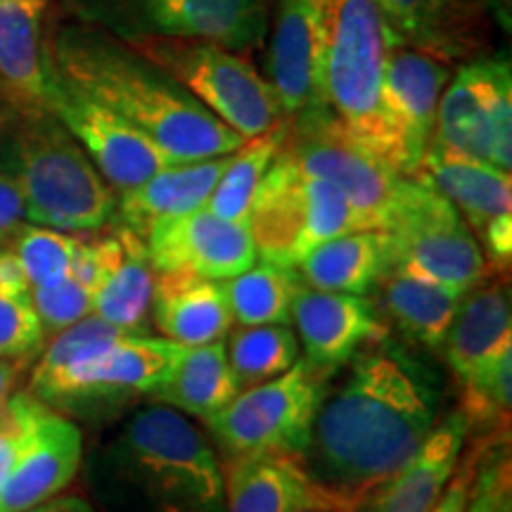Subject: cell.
Instances as JSON below:
<instances>
[{"instance_id": "cell-15", "label": "cell", "mask_w": 512, "mask_h": 512, "mask_svg": "<svg viewBox=\"0 0 512 512\" xmlns=\"http://www.w3.org/2000/svg\"><path fill=\"white\" fill-rule=\"evenodd\" d=\"M143 240L155 271L228 280L259 261L247 221H226L204 207L152 223Z\"/></svg>"}, {"instance_id": "cell-28", "label": "cell", "mask_w": 512, "mask_h": 512, "mask_svg": "<svg viewBox=\"0 0 512 512\" xmlns=\"http://www.w3.org/2000/svg\"><path fill=\"white\" fill-rule=\"evenodd\" d=\"M240 389L228 363L226 339H216L200 347H188L169 380L147 399L164 403L188 418L207 420L226 408Z\"/></svg>"}, {"instance_id": "cell-16", "label": "cell", "mask_w": 512, "mask_h": 512, "mask_svg": "<svg viewBox=\"0 0 512 512\" xmlns=\"http://www.w3.org/2000/svg\"><path fill=\"white\" fill-rule=\"evenodd\" d=\"M451 81L448 64L399 38L389 46L382 74V107L399 140L408 176L415 174L432 143L439 98Z\"/></svg>"}, {"instance_id": "cell-43", "label": "cell", "mask_w": 512, "mask_h": 512, "mask_svg": "<svg viewBox=\"0 0 512 512\" xmlns=\"http://www.w3.org/2000/svg\"><path fill=\"white\" fill-rule=\"evenodd\" d=\"M17 451V415L10 399L0 406V489L10 475Z\"/></svg>"}, {"instance_id": "cell-7", "label": "cell", "mask_w": 512, "mask_h": 512, "mask_svg": "<svg viewBox=\"0 0 512 512\" xmlns=\"http://www.w3.org/2000/svg\"><path fill=\"white\" fill-rule=\"evenodd\" d=\"M256 256L297 268L306 254L337 235L363 230L347 197L335 185L306 176L283 152L273 159L247 216Z\"/></svg>"}, {"instance_id": "cell-13", "label": "cell", "mask_w": 512, "mask_h": 512, "mask_svg": "<svg viewBox=\"0 0 512 512\" xmlns=\"http://www.w3.org/2000/svg\"><path fill=\"white\" fill-rule=\"evenodd\" d=\"M188 347L166 337L121 335L117 342L88 356L50 389L43 403L57 411L81 413L86 408L150 396L169 380ZM41 401V399H38Z\"/></svg>"}, {"instance_id": "cell-21", "label": "cell", "mask_w": 512, "mask_h": 512, "mask_svg": "<svg viewBox=\"0 0 512 512\" xmlns=\"http://www.w3.org/2000/svg\"><path fill=\"white\" fill-rule=\"evenodd\" d=\"M401 43L441 62L467 60L486 46L479 0H375Z\"/></svg>"}, {"instance_id": "cell-2", "label": "cell", "mask_w": 512, "mask_h": 512, "mask_svg": "<svg viewBox=\"0 0 512 512\" xmlns=\"http://www.w3.org/2000/svg\"><path fill=\"white\" fill-rule=\"evenodd\" d=\"M50 57L69 86L131 121L174 162L230 155L245 143L181 83L110 38L67 31Z\"/></svg>"}, {"instance_id": "cell-18", "label": "cell", "mask_w": 512, "mask_h": 512, "mask_svg": "<svg viewBox=\"0 0 512 512\" xmlns=\"http://www.w3.org/2000/svg\"><path fill=\"white\" fill-rule=\"evenodd\" d=\"M268 76L285 124L328 114L320 91V36L313 0H280Z\"/></svg>"}, {"instance_id": "cell-24", "label": "cell", "mask_w": 512, "mask_h": 512, "mask_svg": "<svg viewBox=\"0 0 512 512\" xmlns=\"http://www.w3.org/2000/svg\"><path fill=\"white\" fill-rule=\"evenodd\" d=\"M155 34L200 38L245 53L259 46L268 22V0H143Z\"/></svg>"}, {"instance_id": "cell-38", "label": "cell", "mask_w": 512, "mask_h": 512, "mask_svg": "<svg viewBox=\"0 0 512 512\" xmlns=\"http://www.w3.org/2000/svg\"><path fill=\"white\" fill-rule=\"evenodd\" d=\"M46 332L36 316L31 297H17L0 290V358L24 361L41 354Z\"/></svg>"}, {"instance_id": "cell-35", "label": "cell", "mask_w": 512, "mask_h": 512, "mask_svg": "<svg viewBox=\"0 0 512 512\" xmlns=\"http://www.w3.org/2000/svg\"><path fill=\"white\" fill-rule=\"evenodd\" d=\"M463 413L467 430H477L484 437L510 430L512 411V342L496 349L482 366H477L463 382Z\"/></svg>"}, {"instance_id": "cell-6", "label": "cell", "mask_w": 512, "mask_h": 512, "mask_svg": "<svg viewBox=\"0 0 512 512\" xmlns=\"http://www.w3.org/2000/svg\"><path fill=\"white\" fill-rule=\"evenodd\" d=\"M128 48L181 83L192 98L245 140L283 124L271 83L242 53L200 38L162 34L131 38Z\"/></svg>"}, {"instance_id": "cell-8", "label": "cell", "mask_w": 512, "mask_h": 512, "mask_svg": "<svg viewBox=\"0 0 512 512\" xmlns=\"http://www.w3.org/2000/svg\"><path fill=\"white\" fill-rule=\"evenodd\" d=\"M335 373L299 358L283 375L240 389L226 408L204 422L226 458L271 453L299 460Z\"/></svg>"}, {"instance_id": "cell-20", "label": "cell", "mask_w": 512, "mask_h": 512, "mask_svg": "<svg viewBox=\"0 0 512 512\" xmlns=\"http://www.w3.org/2000/svg\"><path fill=\"white\" fill-rule=\"evenodd\" d=\"M470 430L463 413L453 411L432 427L418 451L394 475L354 505L356 512H430L456 472Z\"/></svg>"}, {"instance_id": "cell-19", "label": "cell", "mask_w": 512, "mask_h": 512, "mask_svg": "<svg viewBox=\"0 0 512 512\" xmlns=\"http://www.w3.org/2000/svg\"><path fill=\"white\" fill-rule=\"evenodd\" d=\"M48 0H0V100L15 114L50 112L55 64L41 27Z\"/></svg>"}, {"instance_id": "cell-37", "label": "cell", "mask_w": 512, "mask_h": 512, "mask_svg": "<svg viewBox=\"0 0 512 512\" xmlns=\"http://www.w3.org/2000/svg\"><path fill=\"white\" fill-rule=\"evenodd\" d=\"M475 484L467 512H512L508 432L482 437Z\"/></svg>"}, {"instance_id": "cell-23", "label": "cell", "mask_w": 512, "mask_h": 512, "mask_svg": "<svg viewBox=\"0 0 512 512\" xmlns=\"http://www.w3.org/2000/svg\"><path fill=\"white\" fill-rule=\"evenodd\" d=\"M411 178L432 185L463 216L475 238L491 221L512 214L510 171L430 143Z\"/></svg>"}, {"instance_id": "cell-27", "label": "cell", "mask_w": 512, "mask_h": 512, "mask_svg": "<svg viewBox=\"0 0 512 512\" xmlns=\"http://www.w3.org/2000/svg\"><path fill=\"white\" fill-rule=\"evenodd\" d=\"M387 268L389 235L384 230H351L318 245L294 271L316 290L366 294Z\"/></svg>"}, {"instance_id": "cell-42", "label": "cell", "mask_w": 512, "mask_h": 512, "mask_svg": "<svg viewBox=\"0 0 512 512\" xmlns=\"http://www.w3.org/2000/svg\"><path fill=\"white\" fill-rule=\"evenodd\" d=\"M290 512H356L354 503L342 498L335 491L325 489L311 479H306L302 494L297 496V501L290 508Z\"/></svg>"}, {"instance_id": "cell-12", "label": "cell", "mask_w": 512, "mask_h": 512, "mask_svg": "<svg viewBox=\"0 0 512 512\" xmlns=\"http://www.w3.org/2000/svg\"><path fill=\"white\" fill-rule=\"evenodd\" d=\"M17 415V451L0 489V512H24L60 496L83 460L76 422L29 392L10 396Z\"/></svg>"}, {"instance_id": "cell-45", "label": "cell", "mask_w": 512, "mask_h": 512, "mask_svg": "<svg viewBox=\"0 0 512 512\" xmlns=\"http://www.w3.org/2000/svg\"><path fill=\"white\" fill-rule=\"evenodd\" d=\"M24 361H8L0 358V406L10 399L15 392V384L19 380V370H22Z\"/></svg>"}, {"instance_id": "cell-46", "label": "cell", "mask_w": 512, "mask_h": 512, "mask_svg": "<svg viewBox=\"0 0 512 512\" xmlns=\"http://www.w3.org/2000/svg\"><path fill=\"white\" fill-rule=\"evenodd\" d=\"M3 110H5V107H3V100H0V114H3Z\"/></svg>"}, {"instance_id": "cell-1", "label": "cell", "mask_w": 512, "mask_h": 512, "mask_svg": "<svg viewBox=\"0 0 512 512\" xmlns=\"http://www.w3.org/2000/svg\"><path fill=\"white\" fill-rule=\"evenodd\" d=\"M325 389L299 465L325 489L358 503L418 451L439 420L430 370L396 344H370Z\"/></svg>"}, {"instance_id": "cell-34", "label": "cell", "mask_w": 512, "mask_h": 512, "mask_svg": "<svg viewBox=\"0 0 512 512\" xmlns=\"http://www.w3.org/2000/svg\"><path fill=\"white\" fill-rule=\"evenodd\" d=\"M226 337L230 370L242 389L273 380L299 361V339L290 325H240Z\"/></svg>"}, {"instance_id": "cell-9", "label": "cell", "mask_w": 512, "mask_h": 512, "mask_svg": "<svg viewBox=\"0 0 512 512\" xmlns=\"http://www.w3.org/2000/svg\"><path fill=\"white\" fill-rule=\"evenodd\" d=\"M384 233L389 235L392 271L458 292H467L489 273V261L458 209L418 178H403Z\"/></svg>"}, {"instance_id": "cell-17", "label": "cell", "mask_w": 512, "mask_h": 512, "mask_svg": "<svg viewBox=\"0 0 512 512\" xmlns=\"http://www.w3.org/2000/svg\"><path fill=\"white\" fill-rule=\"evenodd\" d=\"M290 320L306 361L325 370L344 368L351 356L387 337V325L363 294L325 292L304 283L294 292Z\"/></svg>"}, {"instance_id": "cell-25", "label": "cell", "mask_w": 512, "mask_h": 512, "mask_svg": "<svg viewBox=\"0 0 512 512\" xmlns=\"http://www.w3.org/2000/svg\"><path fill=\"white\" fill-rule=\"evenodd\" d=\"M230 155L164 166L138 188L117 195L114 221L145 238L152 223L202 209L226 171Z\"/></svg>"}, {"instance_id": "cell-5", "label": "cell", "mask_w": 512, "mask_h": 512, "mask_svg": "<svg viewBox=\"0 0 512 512\" xmlns=\"http://www.w3.org/2000/svg\"><path fill=\"white\" fill-rule=\"evenodd\" d=\"M112 475L140 512H226L223 467L188 415L150 401L110 448Z\"/></svg>"}, {"instance_id": "cell-44", "label": "cell", "mask_w": 512, "mask_h": 512, "mask_svg": "<svg viewBox=\"0 0 512 512\" xmlns=\"http://www.w3.org/2000/svg\"><path fill=\"white\" fill-rule=\"evenodd\" d=\"M24 512H98L93 508L86 498L81 496H55L50 501L36 505V508H29Z\"/></svg>"}, {"instance_id": "cell-26", "label": "cell", "mask_w": 512, "mask_h": 512, "mask_svg": "<svg viewBox=\"0 0 512 512\" xmlns=\"http://www.w3.org/2000/svg\"><path fill=\"white\" fill-rule=\"evenodd\" d=\"M512 342L510 290L503 278L484 275L460 299L444 339V356L451 373L463 382L477 366Z\"/></svg>"}, {"instance_id": "cell-3", "label": "cell", "mask_w": 512, "mask_h": 512, "mask_svg": "<svg viewBox=\"0 0 512 512\" xmlns=\"http://www.w3.org/2000/svg\"><path fill=\"white\" fill-rule=\"evenodd\" d=\"M320 36V91L349 140L396 174L406 159L382 107V74L394 34L375 0H313Z\"/></svg>"}, {"instance_id": "cell-33", "label": "cell", "mask_w": 512, "mask_h": 512, "mask_svg": "<svg viewBox=\"0 0 512 512\" xmlns=\"http://www.w3.org/2000/svg\"><path fill=\"white\" fill-rule=\"evenodd\" d=\"M302 280L294 268L256 261L247 271L223 280L226 297L238 325H290L294 292Z\"/></svg>"}, {"instance_id": "cell-41", "label": "cell", "mask_w": 512, "mask_h": 512, "mask_svg": "<svg viewBox=\"0 0 512 512\" xmlns=\"http://www.w3.org/2000/svg\"><path fill=\"white\" fill-rule=\"evenodd\" d=\"M24 223V202L15 178L0 169V242L10 240Z\"/></svg>"}, {"instance_id": "cell-4", "label": "cell", "mask_w": 512, "mask_h": 512, "mask_svg": "<svg viewBox=\"0 0 512 512\" xmlns=\"http://www.w3.org/2000/svg\"><path fill=\"white\" fill-rule=\"evenodd\" d=\"M0 140V169L15 178L24 221L64 233L110 226L117 192L53 112L15 114Z\"/></svg>"}, {"instance_id": "cell-30", "label": "cell", "mask_w": 512, "mask_h": 512, "mask_svg": "<svg viewBox=\"0 0 512 512\" xmlns=\"http://www.w3.org/2000/svg\"><path fill=\"white\" fill-rule=\"evenodd\" d=\"M223 467L226 512H290L306 477L292 456H235Z\"/></svg>"}, {"instance_id": "cell-31", "label": "cell", "mask_w": 512, "mask_h": 512, "mask_svg": "<svg viewBox=\"0 0 512 512\" xmlns=\"http://www.w3.org/2000/svg\"><path fill=\"white\" fill-rule=\"evenodd\" d=\"M121 240V259L93 299V313L126 335H143L150 316L155 268L147 256L145 240L124 226L114 228Z\"/></svg>"}, {"instance_id": "cell-36", "label": "cell", "mask_w": 512, "mask_h": 512, "mask_svg": "<svg viewBox=\"0 0 512 512\" xmlns=\"http://www.w3.org/2000/svg\"><path fill=\"white\" fill-rule=\"evenodd\" d=\"M79 242L81 235L76 233L22 223L12 235L10 247L15 249L19 264L27 273L31 290H38V287H48L69 275Z\"/></svg>"}, {"instance_id": "cell-40", "label": "cell", "mask_w": 512, "mask_h": 512, "mask_svg": "<svg viewBox=\"0 0 512 512\" xmlns=\"http://www.w3.org/2000/svg\"><path fill=\"white\" fill-rule=\"evenodd\" d=\"M479 453H482V444H477L463 460H458L456 472L448 479L446 489L441 491L439 501L432 505L430 512H467L470 508L472 484H475Z\"/></svg>"}, {"instance_id": "cell-32", "label": "cell", "mask_w": 512, "mask_h": 512, "mask_svg": "<svg viewBox=\"0 0 512 512\" xmlns=\"http://www.w3.org/2000/svg\"><path fill=\"white\" fill-rule=\"evenodd\" d=\"M287 124H278L261 136L249 138L230 155V162L223 171L219 183L211 190L204 209L221 216L226 221H247L254 195L278 157L280 145L285 140Z\"/></svg>"}, {"instance_id": "cell-39", "label": "cell", "mask_w": 512, "mask_h": 512, "mask_svg": "<svg viewBox=\"0 0 512 512\" xmlns=\"http://www.w3.org/2000/svg\"><path fill=\"white\" fill-rule=\"evenodd\" d=\"M93 290L79 283L74 275H64L62 280L31 290V302H34L36 316L41 320V328L46 337L67 330L69 325L79 323L81 318L93 313Z\"/></svg>"}, {"instance_id": "cell-10", "label": "cell", "mask_w": 512, "mask_h": 512, "mask_svg": "<svg viewBox=\"0 0 512 512\" xmlns=\"http://www.w3.org/2000/svg\"><path fill=\"white\" fill-rule=\"evenodd\" d=\"M280 152L306 176L328 181L347 197L363 230H384L403 178L339 131L330 112L287 124Z\"/></svg>"}, {"instance_id": "cell-29", "label": "cell", "mask_w": 512, "mask_h": 512, "mask_svg": "<svg viewBox=\"0 0 512 512\" xmlns=\"http://www.w3.org/2000/svg\"><path fill=\"white\" fill-rule=\"evenodd\" d=\"M384 313L403 335L427 349H441L465 292L403 271H384L377 280Z\"/></svg>"}, {"instance_id": "cell-14", "label": "cell", "mask_w": 512, "mask_h": 512, "mask_svg": "<svg viewBox=\"0 0 512 512\" xmlns=\"http://www.w3.org/2000/svg\"><path fill=\"white\" fill-rule=\"evenodd\" d=\"M55 64V62H53ZM50 112L79 140L95 169L121 195L138 188L164 166L176 164L155 140L110 107L88 98L57 74L50 91Z\"/></svg>"}, {"instance_id": "cell-11", "label": "cell", "mask_w": 512, "mask_h": 512, "mask_svg": "<svg viewBox=\"0 0 512 512\" xmlns=\"http://www.w3.org/2000/svg\"><path fill=\"white\" fill-rule=\"evenodd\" d=\"M432 143L496 169L512 166V76L508 60H475L446 83Z\"/></svg>"}, {"instance_id": "cell-22", "label": "cell", "mask_w": 512, "mask_h": 512, "mask_svg": "<svg viewBox=\"0 0 512 512\" xmlns=\"http://www.w3.org/2000/svg\"><path fill=\"white\" fill-rule=\"evenodd\" d=\"M150 313L159 335L183 347L226 339L235 325L223 280L185 271H155Z\"/></svg>"}]
</instances>
